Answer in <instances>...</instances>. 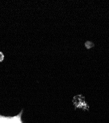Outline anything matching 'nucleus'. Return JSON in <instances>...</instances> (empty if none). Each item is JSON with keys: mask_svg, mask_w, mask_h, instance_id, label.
I'll return each instance as SVG.
<instances>
[{"mask_svg": "<svg viewBox=\"0 0 109 123\" xmlns=\"http://www.w3.org/2000/svg\"><path fill=\"white\" fill-rule=\"evenodd\" d=\"M23 113V109L14 116H6L0 114V123H24L22 120Z\"/></svg>", "mask_w": 109, "mask_h": 123, "instance_id": "obj_1", "label": "nucleus"}, {"mask_svg": "<svg viewBox=\"0 0 109 123\" xmlns=\"http://www.w3.org/2000/svg\"><path fill=\"white\" fill-rule=\"evenodd\" d=\"M73 102L75 108L82 109L84 110H87L89 106L85 99L84 97L82 95H78L74 97Z\"/></svg>", "mask_w": 109, "mask_h": 123, "instance_id": "obj_2", "label": "nucleus"}, {"mask_svg": "<svg viewBox=\"0 0 109 123\" xmlns=\"http://www.w3.org/2000/svg\"><path fill=\"white\" fill-rule=\"evenodd\" d=\"M85 45V47L87 49H91V48H92L94 45L93 43H92L91 42H90V41H87L86 42Z\"/></svg>", "mask_w": 109, "mask_h": 123, "instance_id": "obj_3", "label": "nucleus"}, {"mask_svg": "<svg viewBox=\"0 0 109 123\" xmlns=\"http://www.w3.org/2000/svg\"><path fill=\"white\" fill-rule=\"evenodd\" d=\"M4 60V55L2 52H0V62H2Z\"/></svg>", "mask_w": 109, "mask_h": 123, "instance_id": "obj_4", "label": "nucleus"}]
</instances>
